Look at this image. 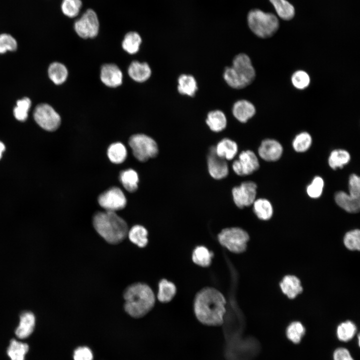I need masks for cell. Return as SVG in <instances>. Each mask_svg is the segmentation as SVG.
Instances as JSON below:
<instances>
[{"instance_id": "obj_31", "label": "cell", "mask_w": 360, "mask_h": 360, "mask_svg": "<svg viewBox=\"0 0 360 360\" xmlns=\"http://www.w3.org/2000/svg\"><path fill=\"white\" fill-rule=\"evenodd\" d=\"M142 43V38L136 32H130L124 36L122 42L123 49L130 54L136 53Z\"/></svg>"}, {"instance_id": "obj_27", "label": "cell", "mask_w": 360, "mask_h": 360, "mask_svg": "<svg viewBox=\"0 0 360 360\" xmlns=\"http://www.w3.org/2000/svg\"><path fill=\"white\" fill-rule=\"evenodd\" d=\"M120 180L124 188L128 192H134L138 188V174L132 169L122 171L120 174Z\"/></svg>"}, {"instance_id": "obj_36", "label": "cell", "mask_w": 360, "mask_h": 360, "mask_svg": "<svg viewBox=\"0 0 360 360\" xmlns=\"http://www.w3.org/2000/svg\"><path fill=\"white\" fill-rule=\"evenodd\" d=\"M356 332V327L351 321H346L339 324L336 330L338 338L343 342H348L354 336Z\"/></svg>"}, {"instance_id": "obj_34", "label": "cell", "mask_w": 360, "mask_h": 360, "mask_svg": "<svg viewBox=\"0 0 360 360\" xmlns=\"http://www.w3.org/2000/svg\"><path fill=\"white\" fill-rule=\"evenodd\" d=\"M350 156L348 152L344 150H335L332 151L328 158V164L332 169L342 168L350 160Z\"/></svg>"}, {"instance_id": "obj_19", "label": "cell", "mask_w": 360, "mask_h": 360, "mask_svg": "<svg viewBox=\"0 0 360 360\" xmlns=\"http://www.w3.org/2000/svg\"><path fill=\"white\" fill-rule=\"evenodd\" d=\"M280 287L282 292L290 299L295 298L302 291L300 280L292 275L284 277L280 282Z\"/></svg>"}, {"instance_id": "obj_10", "label": "cell", "mask_w": 360, "mask_h": 360, "mask_svg": "<svg viewBox=\"0 0 360 360\" xmlns=\"http://www.w3.org/2000/svg\"><path fill=\"white\" fill-rule=\"evenodd\" d=\"M34 118L36 122L47 131H54L60 124V116L52 106L46 104H39L36 107Z\"/></svg>"}, {"instance_id": "obj_3", "label": "cell", "mask_w": 360, "mask_h": 360, "mask_svg": "<svg viewBox=\"0 0 360 360\" xmlns=\"http://www.w3.org/2000/svg\"><path fill=\"white\" fill-rule=\"evenodd\" d=\"M92 224L99 235L110 244H119L128 236V228L126 222L114 212L96 213Z\"/></svg>"}, {"instance_id": "obj_33", "label": "cell", "mask_w": 360, "mask_h": 360, "mask_svg": "<svg viewBox=\"0 0 360 360\" xmlns=\"http://www.w3.org/2000/svg\"><path fill=\"white\" fill-rule=\"evenodd\" d=\"M176 293V287L172 282L164 279L158 284V291L157 298L162 302L171 300Z\"/></svg>"}, {"instance_id": "obj_32", "label": "cell", "mask_w": 360, "mask_h": 360, "mask_svg": "<svg viewBox=\"0 0 360 360\" xmlns=\"http://www.w3.org/2000/svg\"><path fill=\"white\" fill-rule=\"evenodd\" d=\"M28 350V344L12 339L10 340L7 354L11 360H24L25 355Z\"/></svg>"}, {"instance_id": "obj_28", "label": "cell", "mask_w": 360, "mask_h": 360, "mask_svg": "<svg viewBox=\"0 0 360 360\" xmlns=\"http://www.w3.org/2000/svg\"><path fill=\"white\" fill-rule=\"evenodd\" d=\"M50 78L56 84L64 83L67 78L68 71L63 64L54 62L50 64L48 69Z\"/></svg>"}, {"instance_id": "obj_41", "label": "cell", "mask_w": 360, "mask_h": 360, "mask_svg": "<svg viewBox=\"0 0 360 360\" xmlns=\"http://www.w3.org/2000/svg\"><path fill=\"white\" fill-rule=\"evenodd\" d=\"M291 82L295 88L299 90H303L309 86L310 78L309 74L306 71L298 70L292 74Z\"/></svg>"}, {"instance_id": "obj_47", "label": "cell", "mask_w": 360, "mask_h": 360, "mask_svg": "<svg viewBox=\"0 0 360 360\" xmlns=\"http://www.w3.org/2000/svg\"><path fill=\"white\" fill-rule=\"evenodd\" d=\"M334 360H354L349 351L346 348H339L333 354Z\"/></svg>"}, {"instance_id": "obj_5", "label": "cell", "mask_w": 360, "mask_h": 360, "mask_svg": "<svg viewBox=\"0 0 360 360\" xmlns=\"http://www.w3.org/2000/svg\"><path fill=\"white\" fill-rule=\"evenodd\" d=\"M248 26L256 36L268 38L276 34L280 27L278 16L258 8L251 10L247 16Z\"/></svg>"}, {"instance_id": "obj_37", "label": "cell", "mask_w": 360, "mask_h": 360, "mask_svg": "<svg viewBox=\"0 0 360 360\" xmlns=\"http://www.w3.org/2000/svg\"><path fill=\"white\" fill-rule=\"evenodd\" d=\"M305 333V328L299 322H294L286 328L288 338L294 344L299 343Z\"/></svg>"}, {"instance_id": "obj_30", "label": "cell", "mask_w": 360, "mask_h": 360, "mask_svg": "<svg viewBox=\"0 0 360 360\" xmlns=\"http://www.w3.org/2000/svg\"><path fill=\"white\" fill-rule=\"evenodd\" d=\"M109 160L116 164L123 162L127 156L126 146L121 142H118L111 144L107 151Z\"/></svg>"}, {"instance_id": "obj_7", "label": "cell", "mask_w": 360, "mask_h": 360, "mask_svg": "<svg viewBox=\"0 0 360 360\" xmlns=\"http://www.w3.org/2000/svg\"><path fill=\"white\" fill-rule=\"evenodd\" d=\"M218 240L222 245L230 251L240 253L246 250L249 236L240 228H226L218 234Z\"/></svg>"}, {"instance_id": "obj_20", "label": "cell", "mask_w": 360, "mask_h": 360, "mask_svg": "<svg viewBox=\"0 0 360 360\" xmlns=\"http://www.w3.org/2000/svg\"><path fill=\"white\" fill-rule=\"evenodd\" d=\"M35 322V316L32 312H22L20 316L19 325L16 330V336L20 338H28L32 332Z\"/></svg>"}, {"instance_id": "obj_8", "label": "cell", "mask_w": 360, "mask_h": 360, "mask_svg": "<svg viewBox=\"0 0 360 360\" xmlns=\"http://www.w3.org/2000/svg\"><path fill=\"white\" fill-rule=\"evenodd\" d=\"M256 342L240 338L226 343L225 356L227 360H250L256 353Z\"/></svg>"}, {"instance_id": "obj_11", "label": "cell", "mask_w": 360, "mask_h": 360, "mask_svg": "<svg viewBox=\"0 0 360 360\" xmlns=\"http://www.w3.org/2000/svg\"><path fill=\"white\" fill-rule=\"evenodd\" d=\"M98 200L100 206L107 211L115 212L124 208L126 204L124 194L117 187L104 192L98 196Z\"/></svg>"}, {"instance_id": "obj_22", "label": "cell", "mask_w": 360, "mask_h": 360, "mask_svg": "<svg viewBox=\"0 0 360 360\" xmlns=\"http://www.w3.org/2000/svg\"><path fill=\"white\" fill-rule=\"evenodd\" d=\"M206 122L212 131L218 132L226 128L228 122L226 116L222 110H214L208 113Z\"/></svg>"}, {"instance_id": "obj_26", "label": "cell", "mask_w": 360, "mask_h": 360, "mask_svg": "<svg viewBox=\"0 0 360 360\" xmlns=\"http://www.w3.org/2000/svg\"><path fill=\"white\" fill-rule=\"evenodd\" d=\"M148 232L143 226L136 224L128 230V236L130 241L140 248L145 247L148 242Z\"/></svg>"}, {"instance_id": "obj_44", "label": "cell", "mask_w": 360, "mask_h": 360, "mask_svg": "<svg viewBox=\"0 0 360 360\" xmlns=\"http://www.w3.org/2000/svg\"><path fill=\"white\" fill-rule=\"evenodd\" d=\"M324 182L320 176H316L306 188L308 194L312 198L320 197L322 192Z\"/></svg>"}, {"instance_id": "obj_40", "label": "cell", "mask_w": 360, "mask_h": 360, "mask_svg": "<svg viewBox=\"0 0 360 360\" xmlns=\"http://www.w3.org/2000/svg\"><path fill=\"white\" fill-rule=\"evenodd\" d=\"M312 143L311 136L307 132H303L297 134L292 142V146L298 152L307 150Z\"/></svg>"}, {"instance_id": "obj_24", "label": "cell", "mask_w": 360, "mask_h": 360, "mask_svg": "<svg viewBox=\"0 0 360 360\" xmlns=\"http://www.w3.org/2000/svg\"><path fill=\"white\" fill-rule=\"evenodd\" d=\"M238 147L236 143L228 138L220 140L215 147L216 154L226 160H231L237 154Z\"/></svg>"}, {"instance_id": "obj_29", "label": "cell", "mask_w": 360, "mask_h": 360, "mask_svg": "<svg viewBox=\"0 0 360 360\" xmlns=\"http://www.w3.org/2000/svg\"><path fill=\"white\" fill-rule=\"evenodd\" d=\"M254 211L258 218L268 220L273 214V208L270 202L264 198H258L254 201Z\"/></svg>"}, {"instance_id": "obj_25", "label": "cell", "mask_w": 360, "mask_h": 360, "mask_svg": "<svg viewBox=\"0 0 360 360\" xmlns=\"http://www.w3.org/2000/svg\"><path fill=\"white\" fill-rule=\"evenodd\" d=\"M274 6L277 16L284 20L294 18L296 14L294 6L288 0H269Z\"/></svg>"}, {"instance_id": "obj_4", "label": "cell", "mask_w": 360, "mask_h": 360, "mask_svg": "<svg viewBox=\"0 0 360 360\" xmlns=\"http://www.w3.org/2000/svg\"><path fill=\"white\" fill-rule=\"evenodd\" d=\"M222 76L230 87L240 90L246 88L254 81L256 72L250 56L242 52L234 56L231 66L224 68Z\"/></svg>"}, {"instance_id": "obj_9", "label": "cell", "mask_w": 360, "mask_h": 360, "mask_svg": "<svg viewBox=\"0 0 360 360\" xmlns=\"http://www.w3.org/2000/svg\"><path fill=\"white\" fill-rule=\"evenodd\" d=\"M74 29L77 34L82 38H92L97 36L99 32L100 22L95 11L92 8L88 9L75 22Z\"/></svg>"}, {"instance_id": "obj_43", "label": "cell", "mask_w": 360, "mask_h": 360, "mask_svg": "<svg viewBox=\"0 0 360 360\" xmlns=\"http://www.w3.org/2000/svg\"><path fill=\"white\" fill-rule=\"evenodd\" d=\"M16 40L10 34H0V54L7 51H14L17 48Z\"/></svg>"}, {"instance_id": "obj_17", "label": "cell", "mask_w": 360, "mask_h": 360, "mask_svg": "<svg viewBox=\"0 0 360 360\" xmlns=\"http://www.w3.org/2000/svg\"><path fill=\"white\" fill-rule=\"evenodd\" d=\"M100 79L106 86L116 88L122 82V74L116 65L113 64H105L101 68Z\"/></svg>"}, {"instance_id": "obj_18", "label": "cell", "mask_w": 360, "mask_h": 360, "mask_svg": "<svg viewBox=\"0 0 360 360\" xmlns=\"http://www.w3.org/2000/svg\"><path fill=\"white\" fill-rule=\"evenodd\" d=\"M198 90L196 78L192 74H183L178 78L177 90L183 96L193 97Z\"/></svg>"}, {"instance_id": "obj_14", "label": "cell", "mask_w": 360, "mask_h": 360, "mask_svg": "<svg viewBox=\"0 0 360 360\" xmlns=\"http://www.w3.org/2000/svg\"><path fill=\"white\" fill-rule=\"evenodd\" d=\"M208 166L210 175L215 179L223 178L228 174V167L226 160L217 155L214 146L210 148L209 150Z\"/></svg>"}, {"instance_id": "obj_13", "label": "cell", "mask_w": 360, "mask_h": 360, "mask_svg": "<svg viewBox=\"0 0 360 360\" xmlns=\"http://www.w3.org/2000/svg\"><path fill=\"white\" fill-rule=\"evenodd\" d=\"M234 172L240 176L252 174L259 168L258 158L252 150L242 151L232 164Z\"/></svg>"}, {"instance_id": "obj_21", "label": "cell", "mask_w": 360, "mask_h": 360, "mask_svg": "<svg viewBox=\"0 0 360 360\" xmlns=\"http://www.w3.org/2000/svg\"><path fill=\"white\" fill-rule=\"evenodd\" d=\"M130 76L134 80L142 82L147 80L151 76L152 70L146 62L134 61L128 68Z\"/></svg>"}, {"instance_id": "obj_38", "label": "cell", "mask_w": 360, "mask_h": 360, "mask_svg": "<svg viewBox=\"0 0 360 360\" xmlns=\"http://www.w3.org/2000/svg\"><path fill=\"white\" fill-rule=\"evenodd\" d=\"M31 106V101L25 97L16 102V106L13 110L15 118L20 122L25 121L28 116V112Z\"/></svg>"}, {"instance_id": "obj_46", "label": "cell", "mask_w": 360, "mask_h": 360, "mask_svg": "<svg viewBox=\"0 0 360 360\" xmlns=\"http://www.w3.org/2000/svg\"><path fill=\"white\" fill-rule=\"evenodd\" d=\"M349 194L355 198L360 196V178L356 174L350 176L348 181Z\"/></svg>"}, {"instance_id": "obj_15", "label": "cell", "mask_w": 360, "mask_h": 360, "mask_svg": "<svg viewBox=\"0 0 360 360\" xmlns=\"http://www.w3.org/2000/svg\"><path fill=\"white\" fill-rule=\"evenodd\" d=\"M281 144L273 139L264 140L258 149V153L262 158L266 161L278 160L282 153Z\"/></svg>"}, {"instance_id": "obj_6", "label": "cell", "mask_w": 360, "mask_h": 360, "mask_svg": "<svg viewBox=\"0 0 360 360\" xmlns=\"http://www.w3.org/2000/svg\"><path fill=\"white\" fill-rule=\"evenodd\" d=\"M128 144L134 156L139 161L144 162L156 157L158 146L155 140L144 134H136L129 138Z\"/></svg>"}, {"instance_id": "obj_48", "label": "cell", "mask_w": 360, "mask_h": 360, "mask_svg": "<svg viewBox=\"0 0 360 360\" xmlns=\"http://www.w3.org/2000/svg\"><path fill=\"white\" fill-rule=\"evenodd\" d=\"M6 146L3 142L0 141V160L2 157V153L4 152Z\"/></svg>"}, {"instance_id": "obj_1", "label": "cell", "mask_w": 360, "mask_h": 360, "mask_svg": "<svg viewBox=\"0 0 360 360\" xmlns=\"http://www.w3.org/2000/svg\"><path fill=\"white\" fill-rule=\"evenodd\" d=\"M226 302L222 294L217 290L206 288L196 295L194 310L198 320L210 326L222 325L224 322Z\"/></svg>"}, {"instance_id": "obj_35", "label": "cell", "mask_w": 360, "mask_h": 360, "mask_svg": "<svg viewBox=\"0 0 360 360\" xmlns=\"http://www.w3.org/2000/svg\"><path fill=\"white\" fill-rule=\"evenodd\" d=\"M212 257V252L204 246H197L192 255L194 262L203 267L208 266L210 264Z\"/></svg>"}, {"instance_id": "obj_42", "label": "cell", "mask_w": 360, "mask_h": 360, "mask_svg": "<svg viewBox=\"0 0 360 360\" xmlns=\"http://www.w3.org/2000/svg\"><path fill=\"white\" fill-rule=\"evenodd\" d=\"M344 242L346 247L351 250H359L360 248V232L356 229L345 234Z\"/></svg>"}, {"instance_id": "obj_45", "label": "cell", "mask_w": 360, "mask_h": 360, "mask_svg": "<svg viewBox=\"0 0 360 360\" xmlns=\"http://www.w3.org/2000/svg\"><path fill=\"white\" fill-rule=\"evenodd\" d=\"M73 359L74 360H93V352L88 346H78L74 351Z\"/></svg>"}, {"instance_id": "obj_12", "label": "cell", "mask_w": 360, "mask_h": 360, "mask_svg": "<svg viewBox=\"0 0 360 360\" xmlns=\"http://www.w3.org/2000/svg\"><path fill=\"white\" fill-rule=\"evenodd\" d=\"M256 184L252 182H245L232 190V198L236 205L242 208L250 206L256 200Z\"/></svg>"}, {"instance_id": "obj_39", "label": "cell", "mask_w": 360, "mask_h": 360, "mask_svg": "<svg viewBox=\"0 0 360 360\" xmlns=\"http://www.w3.org/2000/svg\"><path fill=\"white\" fill-rule=\"evenodd\" d=\"M82 4L81 0H62L60 8L64 15L73 18L78 14Z\"/></svg>"}, {"instance_id": "obj_23", "label": "cell", "mask_w": 360, "mask_h": 360, "mask_svg": "<svg viewBox=\"0 0 360 360\" xmlns=\"http://www.w3.org/2000/svg\"><path fill=\"white\" fill-rule=\"evenodd\" d=\"M337 204L348 212L356 213L360 210V198H355L344 192H338L335 195Z\"/></svg>"}, {"instance_id": "obj_2", "label": "cell", "mask_w": 360, "mask_h": 360, "mask_svg": "<svg viewBox=\"0 0 360 360\" xmlns=\"http://www.w3.org/2000/svg\"><path fill=\"white\" fill-rule=\"evenodd\" d=\"M125 311L132 317L140 318L147 314L155 303V296L146 284L138 282L132 284L124 292Z\"/></svg>"}, {"instance_id": "obj_16", "label": "cell", "mask_w": 360, "mask_h": 360, "mask_svg": "<svg viewBox=\"0 0 360 360\" xmlns=\"http://www.w3.org/2000/svg\"><path fill=\"white\" fill-rule=\"evenodd\" d=\"M232 112L236 120L242 123H246L255 115L256 108L250 101L242 99L234 103Z\"/></svg>"}]
</instances>
